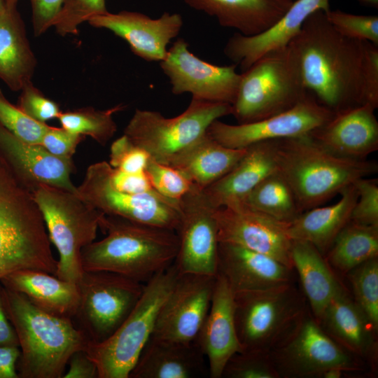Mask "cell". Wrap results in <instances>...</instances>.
Returning <instances> with one entry per match:
<instances>
[{"mask_svg":"<svg viewBox=\"0 0 378 378\" xmlns=\"http://www.w3.org/2000/svg\"><path fill=\"white\" fill-rule=\"evenodd\" d=\"M245 148H227L207 134L174 157L169 163L202 190L230 172L241 160Z\"/></svg>","mask_w":378,"mask_h":378,"instance_id":"cell-32","label":"cell"},{"mask_svg":"<svg viewBox=\"0 0 378 378\" xmlns=\"http://www.w3.org/2000/svg\"><path fill=\"white\" fill-rule=\"evenodd\" d=\"M2 298L18 340V377L62 378L71 356L85 349V334L71 318L50 314L3 285Z\"/></svg>","mask_w":378,"mask_h":378,"instance_id":"cell-3","label":"cell"},{"mask_svg":"<svg viewBox=\"0 0 378 378\" xmlns=\"http://www.w3.org/2000/svg\"><path fill=\"white\" fill-rule=\"evenodd\" d=\"M35 36H39L54 26L64 0H30Z\"/></svg>","mask_w":378,"mask_h":378,"instance_id":"cell-48","label":"cell"},{"mask_svg":"<svg viewBox=\"0 0 378 378\" xmlns=\"http://www.w3.org/2000/svg\"><path fill=\"white\" fill-rule=\"evenodd\" d=\"M178 275L173 263L153 276L144 284L140 298L118 329L103 342L88 343L85 351L97 365L99 378H129Z\"/></svg>","mask_w":378,"mask_h":378,"instance_id":"cell-6","label":"cell"},{"mask_svg":"<svg viewBox=\"0 0 378 378\" xmlns=\"http://www.w3.org/2000/svg\"><path fill=\"white\" fill-rule=\"evenodd\" d=\"M276 172L302 212L321 206L357 180L377 172L375 161L338 156L310 134L274 140Z\"/></svg>","mask_w":378,"mask_h":378,"instance_id":"cell-4","label":"cell"},{"mask_svg":"<svg viewBox=\"0 0 378 378\" xmlns=\"http://www.w3.org/2000/svg\"><path fill=\"white\" fill-rule=\"evenodd\" d=\"M373 45L342 35L326 12L317 10L287 46L307 91L336 113L366 104L365 75Z\"/></svg>","mask_w":378,"mask_h":378,"instance_id":"cell-1","label":"cell"},{"mask_svg":"<svg viewBox=\"0 0 378 378\" xmlns=\"http://www.w3.org/2000/svg\"><path fill=\"white\" fill-rule=\"evenodd\" d=\"M92 27L108 29L124 39L134 54L148 62H161L167 53V45L179 34L183 26L178 13H164L153 19L138 12H108L92 18Z\"/></svg>","mask_w":378,"mask_h":378,"instance_id":"cell-19","label":"cell"},{"mask_svg":"<svg viewBox=\"0 0 378 378\" xmlns=\"http://www.w3.org/2000/svg\"><path fill=\"white\" fill-rule=\"evenodd\" d=\"M125 107L123 104H118L106 110L81 108L61 112L58 119L62 127L69 132L89 136L99 144L105 145L117 130L113 115Z\"/></svg>","mask_w":378,"mask_h":378,"instance_id":"cell-36","label":"cell"},{"mask_svg":"<svg viewBox=\"0 0 378 378\" xmlns=\"http://www.w3.org/2000/svg\"><path fill=\"white\" fill-rule=\"evenodd\" d=\"M151 185L162 197L178 202L195 185L177 169L150 158L145 169Z\"/></svg>","mask_w":378,"mask_h":378,"instance_id":"cell-38","label":"cell"},{"mask_svg":"<svg viewBox=\"0 0 378 378\" xmlns=\"http://www.w3.org/2000/svg\"><path fill=\"white\" fill-rule=\"evenodd\" d=\"M178 246L174 265L179 274L216 276L219 244L216 209L197 187L178 201Z\"/></svg>","mask_w":378,"mask_h":378,"instance_id":"cell-15","label":"cell"},{"mask_svg":"<svg viewBox=\"0 0 378 378\" xmlns=\"http://www.w3.org/2000/svg\"><path fill=\"white\" fill-rule=\"evenodd\" d=\"M195 340L205 356L211 378L222 377L230 358L243 351L236 329L234 294L219 274H216L208 314Z\"/></svg>","mask_w":378,"mask_h":378,"instance_id":"cell-21","label":"cell"},{"mask_svg":"<svg viewBox=\"0 0 378 378\" xmlns=\"http://www.w3.org/2000/svg\"><path fill=\"white\" fill-rule=\"evenodd\" d=\"M191 8L217 19L219 24L244 36H253L272 27L293 0H183Z\"/></svg>","mask_w":378,"mask_h":378,"instance_id":"cell-28","label":"cell"},{"mask_svg":"<svg viewBox=\"0 0 378 378\" xmlns=\"http://www.w3.org/2000/svg\"><path fill=\"white\" fill-rule=\"evenodd\" d=\"M276 172L274 140L259 142L248 146L230 172L202 191L215 209L241 204L262 180Z\"/></svg>","mask_w":378,"mask_h":378,"instance_id":"cell-25","label":"cell"},{"mask_svg":"<svg viewBox=\"0 0 378 378\" xmlns=\"http://www.w3.org/2000/svg\"><path fill=\"white\" fill-rule=\"evenodd\" d=\"M292 270L265 254L219 242L217 274L225 279L233 293L292 284Z\"/></svg>","mask_w":378,"mask_h":378,"instance_id":"cell-22","label":"cell"},{"mask_svg":"<svg viewBox=\"0 0 378 378\" xmlns=\"http://www.w3.org/2000/svg\"><path fill=\"white\" fill-rule=\"evenodd\" d=\"M73 321L90 342L108 338L140 298L144 284L106 271H84Z\"/></svg>","mask_w":378,"mask_h":378,"instance_id":"cell-11","label":"cell"},{"mask_svg":"<svg viewBox=\"0 0 378 378\" xmlns=\"http://www.w3.org/2000/svg\"><path fill=\"white\" fill-rule=\"evenodd\" d=\"M109 168L106 161L91 164L76 194L105 215L176 231L180 221L178 202L158 192L132 194L118 190L110 181Z\"/></svg>","mask_w":378,"mask_h":378,"instance_id":"cell-13","label":"cell"},{"mask_svg":"<svg viewBox=\"0 0 378 378\" xmlns=\"http://www.w3.org/2000/svg\"><path fill=\"white\" fill-rule=\"evenodd\" d=\"M375 108L364 104L335 113L310 135L328 151L340 157L363 160L378 149Z\"/></svg>","mask_w":378,"mask_h":378,"instance_id":"cell-24","label":"cell"},{"mask_svg":"<svg viewBox=\"0 0 378 378\" xmlns=\"http://www.w3.org/2000/svg\"><path fill=\"white\" fill-rule=\"evenodd\" d=\"M0 123L20 139L40 144L50 127L46 123L36 121L26 115L18 106L11 104L0 89Z\"/></svg>","mask_w":378,"mask_h":378,"instance_id":"cell-39","label":"cell"},{"mask_svg":"<svg viewBox=\"0 0 378 378\" xmlns=\"http://www.w3.org/2000/svg\"><path fill=\"white\" fill-rule=\"evenodd\" d=\"M279 377H322L331 368L360 370L359 361L306 312L268 352Z\"/></svg>","mask_w":378,"mask_h":378,"instance_id":"cell-12","label":"cell"},{"mask_svg":"<svg viewBox=\"0 0 378 378\" xmlns=\"http://www.w3.org/2000/svg\"><path fill=\"white\" fill-rule=\"evenodd\" d=\"M63 378H99L97 365L85 349L75 351L70 357Z\"/></svg>","mask_w":378,"mask_h":378,"instance_id":"cell-49","label":"cell"},{"mask_svg":"<svg viewBox=\"0 0 378 378\" xmlns=\"http://www.w3.org/2000/svg\"><path fill=\"white\" fill-rule=\"evenodd\" d=\"M243 203L283 223L292 221L302 213L291 188L276 172L262 180Z\"/></svg>","mask_w":378,"mask_h":378,"instance_id":"cell-35","label":"cell"},{"mask_svg":"<svg viewBox=\"0 0 378 378\" xmlns=\"http://www.w3.org/2000/svg\"><path fill=\"white\" fill-rule=\"evenodd\" d=\"M232 105L192 98L180 115L168 118L160 112L136 109L124 134L153 160L168 165L181 152L206 134L209 125L232 114Z\"/></svg>","mask_w":378,"mask_h":378,"instance_id":"cell-9","label":"cell"},{"mask_svg":"<svg viewBox=\"0 0 378 378\" xmlns=\"http://www.w3.org/2000/svg\"><path fill=\"white\" fill-rule=\"evenodd\" d=\"M57 267L32 192L16 178L0 155V281L22 270L55 275Z\"/></svg>","mask_w":378,"mask_h":378,"instance_id":"cell-5","label":"cell"},{"mask_svg":"<svg viewBox=\"0 0 378 378\" xmlns=\"http://www.w3.org/2000/svg\"><path fill=\"white\" fill-rule=\"evenodd\" d=\"M160 64L174 94L189 92L194 99L231 105L234 102L241 79L235 64L218 66L203 61L179 38Z\"/></svg>","mask_w":378,"mask_h":378,"instance_id":"cell-16","label":"cell"},{"mask_svg":"<svg viewBox=\"0 0 378 378\" xmlns=\"http://www.w3.org/2000/svg\"><path fill=\"white\" fill-rule=\"evenodd\" d=\"M6 6V3L4 0H0V13L3 11Z\"/></svg>","mask_w":378,"mask_h":378,"instance_id":"cell-54","label":"cell"},{"mask_svg":"<svg viewBox=\"0 0 378 378\" xmlns=\"http://www.w3.org/2000/svg\"><path fill=\"white\" fill-rule=\"evenodd\" d=\"M233 294L243 351L269 352L306 312L304 300L292 284Z\"/></svg>","mask_w":378,"mask_h":378,"instance_id":"cell-10","label":"cell"},{"mask_svg":"<svg viewBox=\"0 0 378 378\" xmlns=\"http://www.w3.org/2000/svg\"><path fill=\"white\" fill-rule=\"evenodd\" d=\"M84 136L74 134L63 127H51L44 134L40 145L52 155L71 158Z\"/></svg>","mask_w":378,"mask_h":378,"instance_id":"cell-46","label":"cell"},{"mask_svg":"<svg viewBox=\"0 0 378 378\" xmlns=\"http://www.w3.org/2000/svg\"><path fill=\"white\" fill-rule=\"evenodd\" d=\"M109 178L112 186L122 192L132 194L157 192L151 185L146 171L126 172L110 165Z\"/></svg>","mask_w":378,"mask_h":378,"instance_id":"cell-47","label":"cell"},{"mask_svg":"<svg viewBox=\"0 0 378 378\" xmlns=\"http://www.w3.org/2000/svg\"><path fill=\"white\" fill-rule=\"evenodd\" d=\"M216 278L178 274L160 309L152 336L176 342H194L208 314Z\"/></svg>","mask_w":378,"mask_h":378,"instance_id":"cell-17","label":"cell"},{"mask_svg":"<svg viewBox=\"0 0 378 378\" xmlns=\"http://www.w3.org/2000/svg\"><path fill=\"white\" fill-rule=\"evenodd\" d=\"M6 5H17L19 0H4Z\"/></svg>","mask_w":378,"mask_h":378,"instance_id":"cell-53","label":"cell"},{"mask_svg":"<svg viewBox=\"0 0 378 378\" xmlns=\"http://www.w3.org/2000/svg\"><path fill=\"white\" fill-rule=\"evenodd\" d=\"M209 375L207 362L196 340L181 343L151 336L129 378H192Z\"/></svg>","mask_w":378,"mask_h":378,"instance_id":"cell-26","label":"cell"},{"mask_svg":"<svg viewBox=\"0 0 378 378\" xmlns=\"http://www.w3.org/2000/svg\"><path fill=\"white\" fill-rule=\"evenodd\" d=\"M20 355L18 346H0V378H19L17 363Z\"/></svg>","mask_w":378,"mask_h":378,"instance_id":"cell-50","label":"cell"},{"mask_svg":"<svg viewBox=\"0 0 378 378\" xmlns=\"http://www.w3.org/2000/svg\"><path fill=\"white\" fill-rule=\"evenodd\" d=\"M1 345L19 346L17 335L4 309L2 298V285L0 283V346Z\"/></svg>","mask_w":378,"mask_h":378,"instance_id":"cell-51","label":"cell"},{"mask_svg":"<svg viewBox=\"0 0 378 378\" xmlns=\"http://www.w3.org/2000/svg\"><path fill=\"white\" fill-rule=\"evenodd\" d=\"M326 254L328 263L344 274L377 258L378 225L350 220L337 235Z\"/></svg>","mask_w":378,"mask_h":378,"instance_id":"cell-34","label":"cell"},{"mask_svg":"<svg viewBox=\"0 0 378 378\" xmlns=\"http://www.w3.org/2000/svg\"><path fill=\"white\" fill-rule=\"evenodd\" d=\"M354 302L375 332L378 329V259L372 258L347 273Z\"/></svg>","mask_w":378,"mask_h":378,"instance_id":"cell-37","label":"cell"},{"mask_svg":"<svg viewBox=\"0 0 378 378\" xmlns=\"http://www.w3.org/2000/svg\"><path fill=\"white\" fill-rule=\"evenodd\" d=\"M340 194V198L335 204L312 208L287 223L286 231L288 237L292 241L310 243L324 255L339 232L350 221L358 197L354 184Z\"/></svg>","mask_w":378,"mask_h":378,"instance_id":"cell-30","label":"cell"},{"mask_svg":"<svg viewBox=\"0 0 378 378\" xmlns=\"http://www.w3.org/2000/svg\"><path fill=\"white\" fill-rule=\"evenodd\" d=\"M36 59L17 5H6L0 13V79L13 91L31 81Z\"/></svg>","mask_w":378,"mask_h":378,"instance_id":"cell-31","label":"cell"},{"mask_svg":"<svg viewBox=\"0 0 378 378\" xmlns=\"http://www.w3.org/2000/svg\"><path fill=\"white\" fill-rule=\"evenodd\" d=\"M99 228L106 237L81 250L83 271L113 272L145 284L174 262L178 239L174 230L105 214Z\"/></svg>","mask_w":378,"mask_h":378,"instance_id":"cell-2","label":"cell"},{"mask_svg":"<svg viewBox=\"0 0 378 378\" xmlns=\"http://www.w3.org/2000/svg\"><path fill=\"white\" fill-rule=\"evenodd\" d=\"M329 10V0L293 1L280 19L265 31L253 36L234 34L227 41L224 54L239 64L242 72L265 53L286 46L310 15Z\"/></svg>","mask_w":378,"mask_h":378,"instance_id":"cell-23","label":"cell"},{"mask_svg":"<svg viewBox=\"0 0 378 378\" xmlns=\"http://www.w3.org/2000/svg\"><path fill=\"white\" fill-rule=\"evenodd\" d=\"M149 154L134 144L125 134L113 142L110 148L109 164L126 172L145 171Z\"/></svg>","mask_w":378,"mask_h":378,"instance_id":"cell-44","label":"cell"},{"mask_svg":"<svg viewBox=\"0 0 378 378\" xmlns=\"http://www.w3.org/2000/svg\"><path fill=\"white\" fill-rule=\"evenodd\" d=\"M358 197L350 220L366 225H378V180L367 177L354 183Z\"/></svg>","mask_w":378,"mask_h":378,"instance_id":"cell-43","label":"cell"},{"mask_svg":"<svg viewBox=\"0 0 378 378\" xmlns=\"http://www.w3.org/2000/svg\"><path fill=\"white\" fill-rule=\"evenodd\" d=\"M20 91L17 106L29 117L43 123L58 118L62 112L59 105L46 97L31 81L26 84Z\"/></svg>","mask_w":378,"mask_h":378,"instance_id":"cell-45","label":"cell"},{"mask_svg":"<svg viewBox=\"0 0 378 378\" xmlns=\"http://www.w3.org/2000/svg\"><path fill=\"white\" fill-rule=\"evenodd\" d=\"M359 3L374 8H378V0H356Z\"/></svg>","mask_w":378,"mask_h":378,"instance_id":"cell-52","label":"cell"},{"mask_svg":"<svg viewBox=\"0 0 378 378\" xmlns=\"http://www.w3.org/2000/svg\"><path fill=\"white\" fill-rule=\"evenodd\" d=\"M108 12L106 0H64L54 27L61 36L75 35L81 23Z\"/></svg>","mask_w":378,"mask_h":378,"instance_id":"cell-42","label":"cell"},{"mask_svg":"<svg viewBox=\"0 0 378 378\" xmlns=\"http://www.w3.org/2000/svg\"><path fill=\"white\" fill-rule=\"evenodd\" d=\"M0 283L22 293L34 306L50 314L73 319L77 311L78 284L61 279L50 273L22 270L7 275Z\"/></svg>","mask_w":378,"mask_h":378,"instance_id":"cell-29","label":"cell"},{"mask_svg":"<svg viewBox=\"0 0 378 378\" xmlns=\"http://www.w3.org/2000/svg\"><path fill=\"white\" fill-rule=\"evenodd\" d=\"M308 94L286 46L265 53L241 72L231 115L238 124L260 120L290 109Z\"/></svg>","mask_w":378,"mask_h":378,"instance_id":"cell-7","label":"cell"},{"mask_svg":"<svg viewBox=\"0 0 378 378\" xmlns=\"http://www.w3.org/2000/svg\"><path fill=\"white\" fill-rule=\"evenodd\" d=\"M0 155L16 178L31 192L38 185L59 187L76 193L71 180V158L55 156L40 144L25 142L0 123Z\"/></svg>","mask_w":378,"mask_h":378,"instance_id":"cell-20","label":"cell"},{"mask_svg":"<svg viewBox=\"0 0 378 378\" xmlns=\"http://www.w3.org/2000/svg\"><path fill=\"white\" fill-rule=\"evenodd\" d=\"M222 377L278 378L280 377L268 352L243 351L227 361Z\"/></svg>","mask_w":378,"mask_h":378,"instance_id":"cell-40","label":"cell"},{"mask_svg":"<svg viewBox=\"0 0 378 378\" xmlns=\"http://www.w3.org/2000/svg\"><path fill=\"white\" fill-rule=\"evenodd\" d=\"M331 25L342 35L378 46V16L355 15L340 10L326 13Z\"/></svg>","mask_w":378,"mask_h":378,"instance_id":"cell-41","label":"cell"},{"mask_svg":"<svg viewBox=\"0 0 378 378\" xmlns=\"http://www.w3.org/2000/svg\"><path fill=\"white\" fill-rule=\"evenodd\" d=\"M291 258L313 315L318 321L342 285L323 255L310 243L292 241Z\"/></svg>","mask_w":378,"mask_h":378,"instance_id":"cell-33","label":"cell"},{"mask_svg":"<svg viewBox=\"0 0 378 378\" xmlns=\"http://www.w3.org/2000/svg\"><path fill=\"white\" fill-rule=\"evenodd\" d=\"M47 227L50 242L59 253L55 276L78 283L83 270L80 253L94 241L103 213L75 192L46 184L32 190Z\"/></svg>","mask_w":378,"mask_h":378,"instance_id":"cell-8","label":"cell"},{"mask_svg":"<svg viewBox=\"0 0 378 378\" xmlns=\"http://www.w3.org/2000/svg\"><path fill=\"white\" fill-rule=\"evenodd\" d=\"M346 351L372 360L377 354L375 331L341 286L317 321Z\"/></svg>","mask_w":378,"mask_h":378,"instance_id":"cell-27","label":"cell"},{"mask_svg":"<svg viewBox=\"0 0 378 378\" xmlns=\"http://www.w3.org/2000/svg\"><path fill=\"white\" fill-rule=\"evenodd\" d=\"M334 114L309 93L290 109L260 120L230 125L216 120L206 134L227 148H245L259 142L310 134Z\"/></svg>","mask_w":378,"mask_h":378,"instance_id":"cell-14","label":"cell"},{"mask_svg":"<svg viewBox=\"0 0 378 378\" xmlns=\"http://www.w3.org/2000/svg\"><path fill=\"white\" fill-rule=\"evenodd\" d=\"M219 242L239 245L269 255L293 269L292 240L287 223L280 222L244 203L216 209Z\"/></svg>","mask_w":378,"mask_h":378,"instance_id":"cell-18","label":"cell"}]
</instances>
